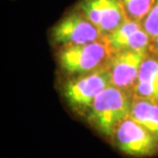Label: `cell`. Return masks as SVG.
I'll list each match as a JSON object with an SVG mask.
<instances>
[{
	"label": "cell",
	"instance_id": "1",
	"mask_svg": "<svg viewBox=\"0 0 158 158\" xmlns=\"http://www.w3.org/2000/svg\"><path fill=\"white\" fill-rule=\"evenodd\" d=\"M134 99L131 90L109 85L94 99L88 110V121L105 137H113L120 123L131 117Z\"/></svg>",
	"mask_w": 158,
	"mask_h": 158
},
{
	"label": "cell",
	"instance_id": "2",
	"mask_svg": "<svg viewBox=\"0 0 158 158\" xmlns=\"http://www.w3.org/2000/svg\"><path fill=\"white\" fill-rule=\"evenodd\" d=\"M112 52L102 39L86 44L63 46L58 53L60 66L68 74H86L102 68Z\"/></svg>",
	"mask_w": 158,
	"mask_h": 158
},
{
	"label": "cell",
	"instance_id": "3",
	"mask_svg": "<svg viewBox=\"0 0 158 158\" xmlns=\"http://www.w3.org/2000/svg\"><path fill=\"white\" fill-rule=\"evenodd\" d=\"M111 84V73L106 64L96 71L68 81L64 87V96L74 110L85 112L90 109L98 94Z\"/></svg>",
	"mask_w": 158,
	"mask_h": 158
},
{
	"label": "cell",
	"instance_id": "4",
	"mask_svg": "<svg viewBox=\"0 0 158 158\" xmlns=\"http://www.w3.org/2000/svg\"><path fill=\"white\" fill-rule=\"evenodd\" d=\"M113 137L118 149L128 156L148 157L158 153V140L131 117L120 123Z\"/></svg>",
	"mask_w": 158,
	"mask_h": 158
},
{
	"label": "cell",
	"instance_id": "5",
	"mask_svg": "<svg viewBox=\"0 0 158 158\" xmlns=\"http://www.w3.org/2000/svg\"><path fill=\"white\" fill-rule=\"evenodd\" d=\"M52 41L62 46L86 44L104 39L103 33L80 11L67 15L52 30Z\"/></svg>",
	"mask_w": 158,
	"mask_h": 158
},
{
	"label": "cell",
	"instance_id": "6",
	"mask_svg": "<svg viewBox=\"0 0 158 158\" xmlns=\"http://www.w3.org/2000/svg\"><path fill=\"white\" fill-rule=\"evenodd\" d=\"M78 11L96 25L104 37L128 19L120 0H81Z\"/></svg>",
	"mask_w": 158,
	"mask_h": 158
},
{
	"label": "cell",
	"instance_id": "7",
	"mask_svg": "<svg viewBox=\"0 0 158 158\" xmlns=\"http://www.w3.org/2000/svg\"><path fill=\"white\" fill-rule=\"evenodd\" d=\"M148 56L147 50L126 49L112 53L108 66L112 84L119 88L131 90L137 83L142 63Z\"/></svg>",
	"mask_w": 158,
	"mask_h": 158
},
{
	"label": "cell",
	"instance_id": "8",
	"mask_svg": "<svg viewBox=\"0 0 158 158\" xmlns=\"http://www.w3.org/2000/svg\"><path fill=\"white\" fill-rule=\"evenodd\" d=\"M134 91L135 97L158 102V55L156 53H148L142 63Z\"/></svg>",
	"mask_w": 158,
	"mask_h": 158
},
{
	"label": "cell",
	"instance_id": "9",
	"mask_svg": "<svg viewBox=\"0 0 158 158\" xmlns=\"http://www.w3.org/2000/svg\"><path fill=\"white\" fill-rule=\"evenodd\" d=\"M131 117L158 140V102L135 96Z\"/></svg>",
	"mask_w": 158,
	"mask_h": 158
},
{
	"label": "cell",
	"instance_id": "10",
	"mask_svg": "<svg viewBox=\"0 0 158 158\" xmlns=\"http://www.w3.org/2000/svg\"><path fill=\"white\" fill-rule=\"evenodd\" d=\"M143 27L141 22L126 19L116 30L104 37L109 49L112 53L124 50L129 38L135 31Z\"/></svg>",
	"mask_w": 158,
	"mask_h": 158
},
{
	"label": "cell",
	"instance_id": "11",
	"mask_svg": "<svg viewBox=\"0 0 158 158\" xmlns=\"http://www.w3.org/2000/svg\"><path fill=\"white\" fill-rule=\"evenodd\" d=\"M126 17L131 20L143 22L149 14L155 0H120Z\"/></svg>",
	"mask_w": 158,
	"mask_h": 158
},
{
	"label": "cell",
	"instance_id": "12",
	"mask_svg": "<svg viewBox=\"0 0 158 158\" xmlns=\"http://www.w3.org/2000/svg\"><path fill=\"white\" fill-rule=\"evenodd\" d=\"M142 25L152 40L158 36V0H155L149 14L142 22Z\"/></svg>",
	"mask_w": 158,
	"mask_h": 158
}]
</instances>
